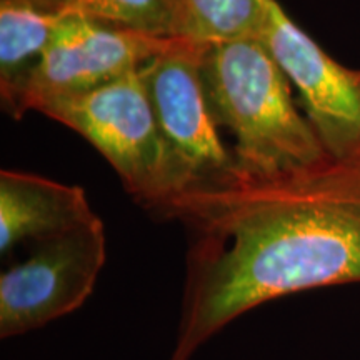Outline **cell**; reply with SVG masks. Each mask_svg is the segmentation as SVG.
Listing matches in <instances>:
<instances>
[{
  "label": "cell",
  "mask_w": 360,
  "mask_h": 360,
  "mask_svg": "<svg viewBox=\"0 0 360 360\" xmlns=\"http://www.w3.org/2000/svg\"><path fill=\"white\" fill-rule=\"evenodd\" d=\"M96 147L129 195L157 217L169 219L174 202L193 187L157 124L141 72L101 87L39 105Z\"/></svg>",
  "instance_id": "3"
},
{
  "label": "cell",
  "mask_w": 360,
  "mask_h": 360,
  "mask_svg": "<svg viewBox=\"0 0 360 360\" xmlns=\"http://www.w3.org/2000/svg\"><path fill=\"white\" fill-rule=\"evenodd\" d=\"M97 217L87 193L35 174L0 172V252L39 242Z\"/></svg>",
  "instance_id": "8"
},
{
  "label": "cell",
  "mask_w": 360,
  "mask_h": 360,
  "mask_svg": "<svg viewBox=\"0 0 360 360\" xmlns=\"http://www.w3.org/2000/svg\"><path fill=\"white\" fill-rule=\"evenodd\" d=\"M202 74L215 120L233 135L236 174L274 179L330 164L307 117L295 107L289 79L262 40L210 44Z\"/></svg>",
  "instance_id": "2"
},
{
  "label": "cell",
  "mask_w": 360,
  "mask_h": 360,
  "mask_svg": "<svg viewBox=\"0 0 360 360\" xmlns=\"http://www.w3.org/2000/svg\"><path fill=\"white\" fill-rule=\"evenodd\" d=\"M209 45L177 37L172 47L139 70L160 132L193 187L222 182L236 174L232 148L220 139L202 74Z\"/></svg>",
  "instance_id": "5"
},
{
  "label": "cell",
  "mask_w": 360,
  "mask_h": 360,
  "mask_svg": "<svg viewBox=\"0 0 360 360\" xmlns=\"http://www.w3.org/2000/svg\"><path fill=\"white\" fill-rule=\"evenodd\" d=\"M188 231L172 352L202 345L255 307L319 287L360 282V167L330 164L285 177L233 174L174 202Z\"/></svg>",
  "instance_id": "1"
},
{
  "label": "cell",
  "mask_w": 360,
  "mask_h": 360,
  "mask_svg": "<svg viewBox=\"0 0 360 360\" xmlns=\"http://www.w3.org/2000/svg\"><path fill=\"white\" fill-rule=\"evenodd\" d=\"M45 11L84 15L143 32L177 37L179 0H32Z\"/></svg>",
  "instance_id": "11"
},
{
  "label": "cell",
  "mask_w": 360,
  "mask_h": 360,
  "mask_svg": "<svg viewBox=\"0 0 360 360\" xmlns=\"http://www.w3.org/2000/svg\"><path fill=\"white\" fill-rule=\"evenodd\" d=\"M107 259L105 229L94 217L34 244L0 276V337L25 335L82 307Z\"/></svg>",
  "instance_id": "4"
},
{
  "label": "cell",
  "mask_w": 360,
  "mask_h": 360,
  "mask_svg": "<svg viewBox=\"0 0 360 360\" xmlns=\"http://www.w3.org/2000/svg\"><path fill=\"white\" fill-rule=\"evenodd\" d=\"M179 6H180V0H179Z\"/></svg>",
  "instance_id": "12"
},
{
  "label": "cell",
  "mask_w": 360,
  "mask_h": 360,
  "mask_svg": "<svg viewBox=\"0 0 360 360\" xmlns=\"http://www.w3.org/2000/svg\"><path fill=\"white\" fill-rule=\"evenodd\" d=\"M274 0H180L177 37L215 44L257 37Z\"/></svg>",
  "instance_id": "10"
},
{
  "label": "cell",
  "mask_w": 360,
  "mask_h": 360,
  "mask_svg": "<svg viewBox=\"0 0 360 360\" xmlns=\"http://www.w3.org/2000/svg\"><path fill=\"white\" fill-rule=\"evenodd\" d=\"M175 42L177 37H162L84 15H65L27 84L20 114L24 117L27 110H37L51 98L87 92L141 70Z\"/></svg>",
  "instance_id": "7"
},
{
  "label": "cell",
  "mask_w": 360,
  "mask_h": 360,
  "mask_svg": "<svg viewBox=\"0 0 360 360\" xmlns=\"http://www.w3.org/2000/svg\"><path fill=\"white\" fill-rule=\"evenodd\" d=\"M300 96L305 117L332 162L360 167V70L340 65L277 0L257 35Z\"/></svg>",
  "instance_id": "6"
},
{
  "label": "cell",
  "mask_w": 360,
  "mask_h": 360,
  "mask_svg": "<svg viewBox=\"0 0 360 360\" xmlns=\"http://www.w3.org/2000/svg\"><path fill=\"white\" fill-rule=\"evenodd\" d=\"M65 15L45 11L32 0H0V96L4 109L15 120L22 119L27 84Z\"/></svg>",
  "instance_id": "9"
}]
</instances>
